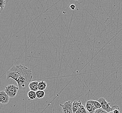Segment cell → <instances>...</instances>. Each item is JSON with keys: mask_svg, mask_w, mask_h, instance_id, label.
Masks as SVG:
<instances>
[{"mask_svg": "<svg viewBox=\"0 0 122 113\" xmlns=\"http://www.w3.org/2000/svg\"><path fill=\"white\" fill-rule=\"evenodd\" d=\"M29 69V68L22 65H18L13 67L7 72V79L9 80L12 79L16 81Z\"/></svg>", "mask_w": 122, "mask_h": 113, "instance_id": "6da1fadb", "label": "cell"}, {"mask_svg": "<svg viewBox=\"0 0 122 113\" xmlns=\"http://www.w3.org/2000/svg\"><path fill=\"white\" fill-rule=\"evenodd\" d=\"M33 78L32 71L31 69L29 70L25 73L16 81L18 86V88L20 90H25L29 86L30 83Z\"/></svg>", "mask_w": 122, "mask_h": 113, "instance_id": "7a4b0ae2", "label": "cell"}, {"mask_svg": "<svg viewBox=\"0 0 122 113\" xmlns=\"http://www.w3.org/2000/svg\"><path fill=\"white\" fill-rule=\"evenodd\" d=\"M19 90L18 87L14 84H10L7 86L5 91L10 98H14L16 96Z\"/></svg>", "mask_w": 122, "mask_h": 113, "instance_id": "3957f363", "label": "cell"}, {"mask_svg": "<svg viewBox=\"0 0 122 113\" xmlns=\"http://www.w3.org/2000/svg\"><path fill=\"white\" fill-rule=\"evenodd\" d=\"M73 102L71 101H67L64 104H60V106L62 108L63 113H73L72 110Z\"/></svg>", "mask_w": 122, "mask_h": 113, "instance_id": "277c9868", "label": "cell"}, {"mask_svg": "<svg viewBox=\"0 0 122 113\" xmlns=\"http://www.w3.org/2000/svg\"><path fill=\"white\" fill-rule=\"evenodd\" d=\"M98 101L100 103L102 108L103 110L107 111L108 113L112 111V108L110 106V103H109L105 98H101L99 99Z\"/></svg>", "mask_w": 122, "mask_h": 113, "instance_id": "5b68a950", "label": "cell"}, {"mask_svg": "<svg viewBox=\"0 0 122 113\" xmlns=\"http://www.w3.org/2000/svg\"><path fill=\"white\" fill-rule=\"evenodd\" d=\"M10 98L5 91H0V103L3 104H7L9 101Z\"/></svg>", "mask_w": 122, "mask_h": 113, "instance_id": "8992f818", "label": "cell"}, {"mask_svg": "<svg viewBox=\"0 0 122 113\" xmlns=\"http://www.w3.org/2000/svg\"><path fill=\"white\" fill-rule=\"evenodd\" d=\"M86 108L89 113H94L96 109L93 103V100L87 101L86 103Z\"/></svg>", "mask_w": 122, "mask_h": 113, "instance_id": "52a82bcc", "label": "cell"}, {"mask_svg": "<svg viewBox=\"0 0 122 113\" xmlns=\"http://www.w3.org/2000/svg\"><path fill=\"white\" fill-rule=\"evenodd\" d=\"M83 104L81 101H75L73 102L72 110L73 113H75L82 106Z\"/></svg>", "mask_w": 122, "mask_h": 113, "instance_id": "ba28073f", "label": "cell"}, {"mask_svg": "<svg viewBox=\"0 0 122 113\" xmlns=\"http://www.w3.org/2000/svg\"><path fill=\"white\" fill-rule=\"evenodd\" d=\"M38 81H31L29 85V87L30 90L34 92H37L38 91Z\"/></svg>", "mask_w": 122, "mask_h": 113, "instance_id": "9c48e42d", "label": "cell"}, {"mask_svg": "<svg viewBox=\"0 0 122 113\" xmlns=\"http://www.w3.org/2000/svg\"><path fill=\"white\" fill-rule=\"evenodd\" d=\"M47 84L45 81H40L38 84V90L44 91L46 88Z\"/></svg>", "mask_w": 122, "mask_h": 113, "instance_id": "30bf717a", "label": "cell"}, {"mask_svg": "<svg viewBox=\"0 0 122 113\" xmlns=\"http://www.w3.org/2000/svg\"><path fill=\"white\" fill-rule=\"evenodd\" d=\"M27 96L30 100H34L37 98L36 92L32 91H30L28 92Z\"/></svg>", "mask_w": 122, "mask_h": 113, "instance_id": "8fae6325", "label": "cell"}, {"mask_svg": "<svg viewBox=\"0 0 122 113\" xmlns=\"http://www.w3.org/2000/svg\"><path fill=\"white\" fill-rule=\"evenodd\" d=\"M36 97L38 99H41L44 98L45 93L44 91H40L38 90L37 92H36Z\"/></svg>", "mask_w": 122, "mask_h": 113, "instance_id": "7c38bea8", "label": "cell"}, {"mask_svg": "<svg viewBox=\"0 0 122 113\" xmlns=\"http://www.w3.org/2000/svg\"><path fill=\"white\" fill-rule=\"evenodd\" d=\"M75 113H88V112L85 107L83 105H82Z\"/></svg>", "mask_w": 122, "mask_h": 113, "instance_id": "4fadbf2b", "label": "cell"}, {"mask_svg": "<svg viewBox=\"0 0 122 113\" xmlns=\"http://www.w3.org/2000/svg\"><path fill=\"white\" fill-rule=\"evenodd\" d=\"M112 111L113 113H120V109L119 106L115 105L112 108Z\"/></svg>", "mask_w": 122, "mask_h": 113, "instance_id": "5bb4252c", "label": "cell"}, {"mask_svg": "<svg viewBox=\"0 0 122 113\" xmlns=\"http://www.w3.org/2000/svg\"><path fill=\"white\" fill-rule=\"evenodd\" d=\"M93 103L94 105V107H95L96 110L98 109H100V108H102L101 105V104H100V103L99 101L93 100Z\"/></svg>", "mask_w": 122, "mask_h": 113, "instance_id": "9a60e30c", "label": "cell"}, {"mask_svg": "<svg viewBox=\"0 0 122 113\" xmlns=\"http://www.w3.org/2000/svg\"><path fill=\"white\" fill-rule=\"evenodd\" d=\"M6 2L5 0H0V8L3 10L6 5Z\"/></svg>", "mask_w": 122, "mask_h": 113, "instance_id": "2e32d148", "label": "cell"}, {"mask_svg": "<svg viewBox=\"0 0 122 113\" xmlns=\"http://www.w3.org/2000/svg\"><path fill=\"white\" fill-rule=\"evenodd\" d=\"M94 113H108L107 111L103 110V108H101L96 110Z\"/></svg>", "mask_w": 122, "mask_h": 113, "instance_id": "e0dca14e", "label": "cell"}, {"mask_svg": "<svg viewBox=\"0 0 122 113\" xmlns=\"http://www.w3.org/2000/svg\"><path fill=\"white\" fill-rule=\"evenodd\" d=\"M70 7L71 8V9H72V10H74L76 8V6L75 5H74V4H72L70 5Z\"/></svg>", "mask_w": 122, "mask_h": 113, "instance_id": "ac0fdd59", "label": "cell"}, {"mask_svg": "<svg viewBox=\"0 0 122 113\" xmlns=\"http://www.w3.org/2000/svg\"><path fill=\"white\" fill-rule=\"evenodd\" d=\"M108 113H113V112H112V111H111V112H110Z\"/></svg>", "mask_w": 122, "mask_h": 113, "instance_id": "d6986e66", "label": "cell"}]
</instances>
